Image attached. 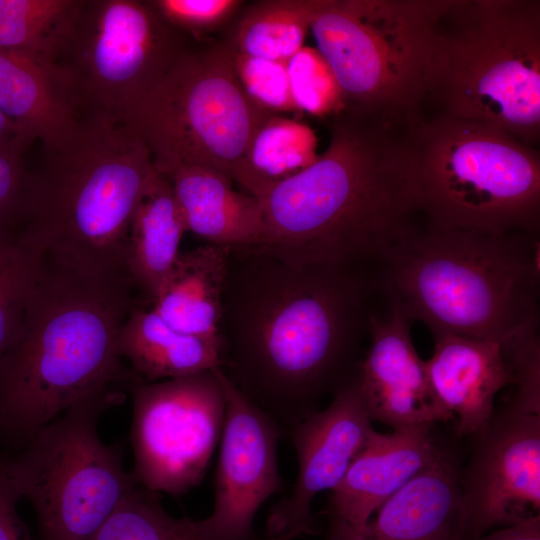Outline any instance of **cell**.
<instances>
[{
    "label": "cell",
    "instance_id": "20",
    "mask_svg": "<svg viewBox=\"0 0 540 540\" xmlns=\"http://www.w3.org/2000/svg\"><path fill=\"white\" fill-rule=\"evenodd\" d=\"M0 111L45 150L62 145L81 117L53 61L0 51Z\"/></svg>",
    "mask_w": 540,
    "mask_h": 540
},
{
    "label": "cell",
    "instance_id": "14",
    "mask_svg": "<svg viewBox=\"0 0 540 540\" xmlns=\"http://www.w3.org/2000/svg\"><path fill=\"white\" fill-rule=\"evenodd\" d=\"M225 398L224 425L212 513L199 524L210 540H257L253 520L283 489L277 460L280 427L245 397L218 368Z\"/></svg>",
    "mask_w": 540,
    "mask_h": 540
},
{
    "label": "cell",
    "instance_id": "6",
    "mask_svg": "<svg viewBox=\"0 0 540 540\" xmlns=\"http://www.w3.org/2000/svg\"><path fill=\"white\" fill-rule=\"evenodd\" d=\"M402 143L407 199L427 226L538 234V148L440 113H423L403 131Z\"/></svg>",
    "mask_w": 540,
    "mask_h": 540
},
{
    "label": "cell",
    "instance_id": "35",
    "mask_svg": "<svg viewBox=\"0 0 540 540\" xmlns=\"http://www.w3.org/2000/svg\"><path fill=\"white\" fill-rule=\"evenodd\" d=\"M472 540H540V517L531 518Z\"/></svg>",
    "mask_w": 540,
    "mask_h": 540
},
{
    "label": "cell",
    "instance_id": "24",
    "mask_svg": "<svg viewBox=\"0 0 540 540\" xmlns=\"http://www.w3.org/2000/svg\"><path fill=\"white\" fill-rule=\"evenodd\" d=\"M118 352L147 382L179 378L221 365L219 345L178 332L152 308L138 305L121 327Z\"/></svg>",
    "mask_w": 540,
    "mask_h": 540
},
{
    "label": "cell",
    "instance_id": "2",
    "mask_svg": "<svg viewBox=\"0 0 540 540\" xmlns=\"http://www.w3.org/2000/svg\"><path fill=\"white\" fill-rule=\"evenodd\" d=\"M134 290L130 279L42 261L21 331L0 356L3 449L16 454L74 405L142 381L118 352Z\"/></svg>",
    "mask_w": 540,
    "mask_h": 540
},
{
    "label": "cell",
    "instance_id": "29",
    "mask_svg": "<svg viewBox=\"0 0 540 540\" xmlns=\"http://www.w3.org/2000/svg\"><path fill=\"white\" fill-rule=\"evenodd\" d=\"M42 268L12 229H0V356L19 335L26 304Z\"/></svg>",
    "mask_w": 540,
    "mask_h": 540
},
{
    "label": "cell",
    "instance_id": "28",
    "mask_svg": "<svg viewBox=\"0 0 540 540\" xmlns=\"http://www.w3.org/2000/svg\"><path fill=\"white\" fill-rule=\"evenodd\" d=\"M91 540L210 539L202 530L199 520L171 516L163 508L157 493L137 485Z\"/></svg>",
    "mask_w": 540,
    "mask_h": 540
},
{
    "label": "cell",
    "instance_id": "30",
    "mask_svg": "<svg viewBox=\"0 0 540 540\" xmlns=\"http://www.w3.org/2000/svg\"><path fill=\"white\" fill-rule=\"evenodd\" d=\"M292 97L299 112L331 119L344 110L339 82L315 47L303 46L287 62Z\"/></svg>",
    "mask_w": 540,
    "mask_h": 540
},
{
    "label": "cell",
    "instance_id": "10",
    "mask_svg": "<svg viewBox=\"0 0 540 540\" xmlns=\"http://www.w3.org/2000/svg\"><path fill=\"white\" fill-rule=\"evenodd\" d=\"M121 393L80 402L44 427L20 452L4 455L22 498L34 506L41 540H91L138 485L124 468L122 441L104 444L101 414Z\"/></svg>",
    "mask_w": 540,
    "mask_h": 540
},
{
    "label": "cell",
    "instance_id": "26",
    "mask_svg": "<svg viewBox=\"0 0 540 540\" xmlns=\"http://www.w3.org/2000/svg\"><path fill=\"white\" fill-rule=\"evenodd\" d=\"M325 0H264L246 7L224 43L234 52L288 62L303 46Z\"/></svg>",
    "mask_w": 540,
    "mask_h": 540
},
{
    "label": "cell",
    "instance_id": "4",
    "mask_svg": "<svg viewBox=\"0 0 540 540\" xmlns=\"http://www.w3.org/2000/svg\"><path fill=\"white\" fill-rule=\"evenodd\" d=\"M539 238L415 226L373 274L389 309L432 335L511 345L538 336Z\"/></svg>",
    "mask_w": 540,
    "mask_h": 540
},
{
    "label": "cell",
    "instance_id": "19",
    "mask_svg": "<svg viewBox=\"0 0 540 540\" xmlns=\"http://www.w3.org/2000/svg\"><path fill=\"white\" fill-rule=\"evenodd\" d=\"M360 533L369 540H471L453 459L441 451L377 509Z\"/></svg>",
    "mask_w": 540,
    "mask_h": 540
},
{
    "label": "cell",
    "instance_id": "1",
    "mask_svg": "<svg viewBox=\"0 0 540 540\" xmlns=\"http://www.w3.org/2000/svg\"><path fill=\"white\" fill-rule=\"evenodd\" d=\"M376 292L360 266L294 265L257 247L232 248L220 368L285 435L356 376Z\"/></svg>",
    "mask_w": 540,
    "mask_h": 540
},
{
    "label": "cell",
    "instance_id": "21",
    "mask_svg": "<svg viewBox=\"0 0 540 540\" xmlns=\"http://www.w3.org/2000/svg\"><path fill=\"white\" fill-rule=\"evenodd\" d=\"M163 176L170 183L187 232L208 244L231 248L261 245L264 222L259 202L236 191L229 176L200 166L178 167Z\"/></svg>",
    "mask_w": 540,
    "mask_h": 540
},
{
    "label": "cell",
    "instance_id": "15",
    "mask_svg": "<svg viewBox=\"0 0 540 540\" xmlns=\"http://www.w3.org/2000/svg\"><path fill=\"white\" fill-rule=\"evenodd\" d=\"M371 421L356 374L326 408L287 431L297 454L298 475L291 492L271 509L269 538L289 540L313 532V499L340 483L374 434Z\"/></svg>",
    "mask_w": 540,
    "mask_h": 540
},
{
    "label": "cell",
    "instance_id": "33",
    "mask_svg": "<svg viewBox=\"0 0 540 540\" xmlns=\"http://www.w3.org/2000/svg\"><path fill=\"white\" fill-rule=\"evenodd\" d=\"M27 144L0 150V229H14L27 173L21 154Z\"/></svg>",
    "mask_w": 540,
    "mask_h": 540
},
{
    "label": "cell",
    "instance_id": "5",
    "mask_svg": "<svg viewBox=\"0 0 540 540\" xmlns=\"http://www.w3.org/2000/svg\"><path fill=\"white\" fill-rule=\"evenodd\" d=\"M28 174L16 231L44 262L97 277L130 279L131 218L154 166L127 122L81 118Z\"/></svg>",
    "mask_w": 540,
    "mask_h": 540
},
{
    "label": "cell",
    "instance_id": "12",
    "mask_svg": "<svg viewBox=\"0 0 540 540\" xmlns=\"http://www.w3.org/2000/svg\"><path fill=\"white\" fill-rule=\"evenodd\" d=\"M218 368L163 381H139L132 397L131 472L154 493L181 496L203 479L226 409Z\"/></svg>",
    "mask_w": 540,
    "mask_h": 540
},
{
    "label": "cell",
    "instance_id": "11",
    "mask_svg": "<svg viewBox=\"0 0 540 540\" xmlns=\"http://www.w3.org/2000/svg\"><path fill=\"white\" fill-rule=\"evenodd\" d=\"M149 1L81 0L55 55L81 118L127 122L188 48Z\"/></svg>",
    "mask_w": 540,
    "mask_h": 540
},
{
    "label": "cell",
    "instance_id": "3",
    "mask_svg": "<svg viewBox=\"0 0 540 540\" xmlns=\"http://www.w3.org/2000/svg\"><path fill=\"white\" fill-rule=\"evenodd\" d=\"M327 149L258 200L260 250L294 265L378 261L414 224L402 130L343 110Z\"/></svg>",
    "mask_w": 540,
    "mask_h": 540
},
{
    "label": "cell",
    "instance_id": "22",
    "mask_svg": "<svg viewBox=\"0 0 540 540\" xmlns=\"http://www.w3.org/2000/svg\"><path fill=\"white\" fill-rule=\"evenodd\" d=\"M231 249L206 244L180 252L151 308L176 331L220 346L219 326Z\"/></svg>",
    "mask_w": 540,
    "mask_h": 540
},
{
    "label": "cell",
    "instance_id": "9",
    "mask_svg": "<svg viewBox=\"0 0 540 540\" xmlns=\"http://www.w3.org/2000/svg\"><path fill=\"white\" fill-rule=\"evenodd\" d=\"M271 114L244 92L226 45L213 43L181 55L127 123L160 174L200 166L232 179L254 133Z\"/></svg>",
    "mask_w": 540,
    "mask_h": 540
},
{
    "label": "cell",
    "instance_id": "27",
    "mask_svg": "<svg viewBox=\"0 0 540 540\" xmlns=\"http://www.w3.org/2000/svg\"><path fill=\"white\" fill-rule=\"evenodd\" d=\"M81 0H0V51L53 61Z\"/></svg>",
    "mask_w": 540,
    "mask_h": 540
},
{
    "label": "cell",
    "instance_id": "25",
    "mask_svg": "<svg viewBox=\"0 0 540 540\" xmlns=\"http://www.w3.org/2000/svg\"><path fill=\"white\" fill-rule=\"evenodd\" d=\"M317 146L308 124L271 114L254 133L232 179L258 201L311 166L319 156Z\"/></svg>",
    "mask_w": 540,
    "mask_h": 540
},
{
    "label": "cell",
    "instance_id": "8",
    "mask_svg": "<svg viewBox=\"0 0 540 540\" xmlns=\"http://www.w3.org/2000/svg\"><path fill=\"white\" fill-rule=\"evenodd\" d=\"M444 0H325L310 30L344 110L406 129L424 113Z\"/></svg>",
    "mask_w": 540,
    "mask_h": 540
},
{
    "label": "cell",
    "instance_id": "36",
    "mask_svg": "<svg viewBox=\"0 0 540 540\" xmlns=\"http://www.w3.org/2000/svg\"><path fill=\"white\" fill-rule=\"evenodd\" d=\"M30 142L0 111V150L17 144L28 145Z\"/></svg>",
    "mask_w": 540,
    "mask_h": 540
},
{
    "label": "cell",
    "instance_id": "37",
    "mask_svg": "<svg viewBox=\"0 0 540 540\" xmlns=\"http://www.w3.org/2000/svg\"><path fill=\"white\" fill-rule=\"evenodd\" d=\"M326 540H369L362 533L336 519H330Z\"/></svg>",
    "mask_w": 540,
    "mask_h": 540
},
{
    "label": "cell",
    "instance_id": "17",
    "mask_svg": "<svg viewBox=\"0 0 540 540\" xmlns=\"http://www.w3.org/2000/svg\"><path fill=\"white\" fill-rule=\"evenodd\" d=\"M426 373L441 405L456 419L458 435H472L494 412L496 394L515 385L509 350L502 344L453 334L433 336Z\"/></svg>",
    "mask_w": 540,
    "mask_h": 540
},
{
    "label": "cell",
    "instance_id": "32",
    "mask_svg": "<svg viewBox=\"0 0 540 540\" xmlns=\"http://www.w3.org/2000/svg\"><path fill=\"white\" fill-rule=\"evenodd\" d=\"M149 3L169 25L197 40L232 20L244 5L240 0H151Z\"/></svg>",
    "mask_w": 540,
    "mask_h": 540
},
{
    "label": "cell",
    "instance_id": "13",
    "mask_svg": "<svg viewBox=\"0 0 540 540\" xmlns=\"http://www.w3.org/2000/svg\"><path fill=\"white\" fill-rule=\"evenodd\" d=\"M471 436V457L460 472L471 540L539 516L540 414L494 410Z\"/></svg>",
    "mask_w": 540,
    "mask_h": 540
},
{
    "label": "cell",
    "instance_id": "7",
    "mask_svg": "<svg viewBox=\"0 0 540 540\" xmlns=\"http://www.w3.org/2000/svg\"><path fill=\"white\" fill-rule=\"evenodd\" d=\"M424 113L540 142V2L444 0Z\"/></svg>",
    "mask_w": 540,
    "mask_h": 540
},
{
    "label": "cell",
    "instance_id": "23",
    "mask_svg": "<svg viewBox=\"0 0 540 540\" xmlns=\"http://www.w3.org/2000/svg\"><path fill=\"white\" fill-rule=\"evenodd\" d=\"M186 232L170 183L154 168L131 218L126 255L128 276L149 301L172 270Z\"/></svg>",
    "mask_w": 540,
    "mask_h": 540
},
{
    "label": "cell",
    "instance_id": "16",
    "mask_svg": "<svg viewBox=\"0 0 540 540\" xmlns=\"http://www.w3.org/2000/svg\"><path fill=\"white\" fill-rule=\"evenodd\" d=\"M410 326L395 310L384 316L373 313L370 344L357 372L371 419L394 430L453 420L432 390Z\"/></svg>",
    "mask_w": 540,
    "mask_h": 540
},
{
    "label": "cell",
    "instance_id": "18",
    "mask_svg": "<svg viewBox=\"0 0 540 540\" xmlns=\"http://www.w3.org/2000/svg\"><path fill=\"white\" fill-rule=\"evenodd\" d=\"M432 426L403 428L391 434L375 431L331 491L330 519L364 531L372 514L441 453Z\"/></svg>",
    "mask_w": 540,
    "mask_h": 540
},
{
    "label": "cell",
    "instance_id": "34",
    "mask_svg": "<svg viewBox=\"0 0 540 540\" xmlns=\"http://www.w3.org/2000/svg\"><path fill=\"white\" fill-rule=\"evenodd\" d=\"M21 498L6 469L4 455L0 452V540H32L16 510Z\"/></svg>",
    "mask_w": 540,
    "mask_h": 540
},
{
    "label": "cell",
    "instance_id": "31",
    "mask_svg": "<svg viewBox=\"0 0 540 540\" xmlns=\"http://www.w3.org/2000/svg\"><path fill=\"white\" fill-rule=\"evenodd\" d=\"M228 50L241 87L258 107L275 114L299 112L292 97L287 62Z\"/></svg>",
    "mask_w": 540,
    "mask_h": 540
}]
</instances>
